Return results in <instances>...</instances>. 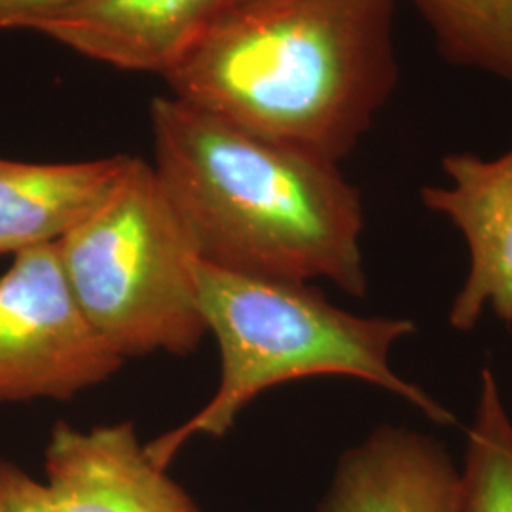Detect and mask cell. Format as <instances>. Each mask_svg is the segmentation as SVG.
<instances>
[{
	"instance_id": "cell-1",
	"label": "cell",
	"mask_w": 512,
	"mask_h": 512,
	"mask_svg": "<svg viewBox=\"0 0 512 512\" xmlns=\"http://www.w3.org/2000/svg\"><path fill=\"white\" fill-rule=\"evenodd\" d=\"M397 0H241L165 74L173 97L340 164L397 88Z\"/></svg>"
},
{
	"instance_id": "cell-2",
	"label": "cell",
	"mask_w": 512,
	"mask_h": 512,
	"mask_svg": "<svg viewBox=\"0 0 512 512\" xmlns=\"http://www.w3.org/2000/svg\"><path fill=\"white\" fill-rule=\"evenodd\" d=\"M154 171L207 264L365 296L359 192L338 164L177 97L150 105Z\"/></svg>"
},
{
	"instance_id": "cell-3",
	"label": "cell",
	"mask_w": 512,
	"mask_h": 512,
	"mask_svg": "<svg viewBox=\"0 0 512 512\" xmlns=\"http://www.w3.org/2000/svg\"><path fill=\"white\" fill-rule=\"evenodd\" d=\"M198 285L207 332L219 346V387L194 418L148 442V454L160 465L190 437H222L262 391L310 376L357 378L395 393L437 423L454 421L391 368V349L414 332L412 321L359 317L330 304L306 281L230 272L203 260Z\"/></svg>"
},
{
	"instance_id": "cell-4",
	"label": "cell",
	"mask_w": 512,
	"mask_h": 512,
	"mask_svg": "<svg viewBox=\"0 0 512 512\" xmlns=\"http://www.w3.org/2000/svg\"><path fill=\"white\" fill-rule=\"evenodd\" d=\"M57 249L80 308L124 359L200 346L202 258L152 165L133 158L107 202Z\"/></svg>"
},
{
	"instance_id": "cell-5",
	"label": "cell",
	"mask_w": 512,
	"mask_h": 512,
	"mask_svg": "<svg viewBox=\"0 0 512 512\" xmlns=\"http://www.w3.org/2000/svg\"><path fill=\"white\" fill-rule=\"evenodd\" d=\"M124 361L80 308L57 243L14 255L0 277V403L73 399Z\"/></svg>"
},
{
	"instance_id": "cell-6",
	"label": "cell",
	"mask_w": 512,
	"mask_h": 512,
	"mask_svg": "<svg viewBox=\"0 0 512 512\" xmlns=\"http://www.w3.org/2000/svg\"><path fill=\"white\" fill-rule=\"evenodd\" d=\"M442 169L450 186H427L421 200L458 228L471 253L450 325L473 329L486 306L512 325V147L492 160L471 152L448 154Z\"/></svg>"
},
{
	"instance_id": "cell-7",
	"label": "cell",
	"mask_w": 512,
	"mask_h": 512,
	"mask_svg": "<svg viewBox=\"0 0 512 512\" xmlns=\"http://www.w3.org/2000/svg\"><path fill=\"white\" fill-rule=\"evenodd\" d=\"M46 480L61 512H202L129 421L88 431L57 423L46 448Z\"/></svg>"
},
{
	"instance_id": "cell-8",
	"label": "cell",
	"mask_w": 512,
	"mask_h": 512,
	"mask_svg": "<svg viewBox=\"0 0 512 512\" xmlns=\"http://www.w3.org/2000/svg\"><path fill=\"white\" fill-rule=\"evenodd\" d=\"M236 0H76L33 27L110 67L171 73Z\"/></svg>"
},
{
	"instance_id": "cell-9",
	"label": "cell",
	"mask_w": 512,
	"mask_h": 512,
	"mask_svg": "<svg viewBox=\"0 0 512 512\" xmlns=\"http://www.w3.org/2000/svg\"><path fill=\"white\" fill-rule=\"evenodd\" d=\"M459 471L431 437L382 427L338 461L317 512H458Z\"/></svg>"
},
{
	"instance_id": "cell-10",
	"label": "cell",
	"mask_w": 512,
	"mask_h": 512,
	"mask_svg": "<svg viewBox=\"0 0 512 512\" xmlns=\"http://www.w3.org/2000/svg\"><path fill=\"white\" fill-rule=\"evenodd\" d=\"M133 156L74 164L0 158V255L57 243L107 202Z\"/></svg>"
},
{
	"instance_id": "cell-11",
	"label": "cell",
	"mask_w": 512,
	"mask_h": 512,
	"mask_svg": "<svg viewBox=\"0 0 512 512\" xmlns=\"http://www.w3.org/2000/svg\"><path fill=\"white\" fill-rule=\"evenodd\" d=\"M440 54L512 88V0H414Z\"/></svg>"
},
{
	"instance_id": "cell-12",
	"label": "cell",
	"mask_w": 512,
	"mask_h": 512,
	"mask_svg": "<svg viewBox=\"0 0 512 512\" xmlns=\"http://www.w3.org/2000/svg\"><path fill=\"white\" fill-rule=\"evenodd\" d=\"M458 512H512V421L490 368L482 372L475 421L467 435Z\"/></svg>"
},
{
	"instance_id": "cell-13",
	"label": "cell",
	"mask_w": 512,
	"mask_h": 512,
	"mask_svg": "<svg viewBox=\"0 0 512 512\" xmlns=\"http://www.w3.org/2000/svg\"><path fill=\"white\" fill-rule=\"evenodd\" d=\"M0 512H61L46 484L0 459Z\"/></svg>"
},
{
	"instance_id": "cell-14",
	"label": "cell",
	"mask_w": 512,
	"mask_h": 512,
	"mask_svg": "<svg viewBox=\"0 0 512 512\" xmlns=\"http://www.w3.org/2000/svg\"><path fill=\"white\" fill-rule=\"evenodd\" d=\"M76 0H0V31L27 29L52 18Z\"/></svg>"
},
{
	"instance_id": "cell-15",
	"label": "cell",
	"mask_w": 512,
	"mask_h": 512,
	"mask_svg": "<svg viewBox=\"0 0 512 512\" xmlns=\"http://www.w3.org/2000/svg\"><path fill=\"white\" fill-rule=\"evenodd\" d=\"M236 2H241V0H236ZM236 2H234V4H236Z\"/></svg>"
}]
</instances>
